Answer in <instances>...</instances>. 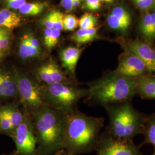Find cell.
<instances>
[{
	"instance_id": "7",
	"label": "cell",
	"mask_w": 155,
	"mask_h": 155,
	"mask_svg": "<svg viewBox=\"0 0 155 155\" xmlns=\"http://www.w3.org/2000/svg\"><path fill=\"white\" fill-rule=\"evenodd\" d=\"M11 138L16 145L17 155H38L33 121L31 114L26 111L24 110L23 121L15 129Z\"/></svg>"
},
{
	"instance_id": "20",
	"label": "cell",
	"mask_w": 155,
	"mask_h": 155,
	"mask_svg": "<svg viewBox=\"0 0 155 155\" xmlns=\"http://www.w3.org/2000/svg\"><path fill=\"white\" fill-rule=\"evenodd\" d=\"M98 29L92 28L90 29H79L72 35L71 39L78 45H82L90 43L97 37Z\"/></svg>"
},
{
	"instance_id": "41",
	"label": "cell",
	"mask_w": 155,
	"mask_h": 155,
	"mask_svg": "<svg viewBox=\"0 0 155 155\" xmlns=\"http://www.w3.org/2000/svg\"><path fill=\"white\" fill-rule=\"evenodd\" d=\"M153 8H155V0H154V3H153Z\"/></svg>"
},
{
	"instance_id": "10",
	"label": "cell",
	"mask_w": 155,
	"mask_h": 155,
	"mask_svg": "<svg viewBox=\"0 0 155 155\" xmlns=\"http://www.w3.org/2000/svg\"><path fill=\"white\" fill-rule=\"evenodd\" d=\"M114 71L125 77L134 79L150 74L145 64L139 57L127 51L120 56L118 65Z\"/></svg>"
},
{
	"instance_id": "6",
	"label": "cell",
	"mask_w": 155,
	"mask_h": 155,
	"mask_svg": "<svg viewBox=\"0 0 155 155\" xmlns=\"http://www.w3.org/2000/svg\"><path fill=\"white\" fill-rule=\"evenodd\" d=\"M18 100L30 114L47 106L43 97L41 86L31 72L16 69Z\"/></svg>"
},
{
	"instance_id": "27",
	"label": "cell",
	"mask_w": 155,
	"mask_h": 155,
	"mask_svg": "<svg viewBox=\"0 0 155 155\" xmlns=\"http://www.w3.org/2000/svg\"><path fill=\"white\" fill-rule=\"evenodd\" d=\"M60 36H61V31L58 29H52L50 44L48 47V49L47 50L48 52H51L54 48H55L59 43Z\"/></svg>"
},
{
	"instance_id": "1",
	"label": "cell",
	"mask_w": 155,
	"mask_h": 155,
	"mask_svg": "<svg viewBox=\"0 0 155 155\" xmlns=\"http://www.w3.org/2000/svg\"><path fill=\"white\" fill-rule=\"evenodd\" d=\"M104 122L103 117L87 116L77 108L68 115L63 150L68 155H79L93 151Z\"/></svg>"
},
{
	"instance_id": "32",
	"label": "cell",
	"mask_w": 155,
	"mask_h": 155,
	"mask_svg": "<svg viewBox=\"0 0 155 155\" xmlns=\"http://www.w3.org/2000/svg\"><path fill=\"white\" fill-rule=\"evenodd\" d=\"M25 3L26 0H7V5L8 8L14 10H19Z\"/></svg>"
},
{
	"instance_id": "36",
	"label": "cell",
	"mask_w": 155,
	"mask_h": 155,
	"mask_svg": "<svg viewBox=\"0 0 155 155\" xmlns=\"http://www.w3.org/2000/svg\"><path fill=\"white\" fill-rule=\"evenodd\" d=\"M7 54H8L7 52H5L4 51L0 50V62L4 60V59L5 58V56L7 55Z\"/></svg>"
},
{
	"instance_id": "5",
	"label": "cell",
	"mask_w": 155,
	"mask_h": 155,
	"mask_svg": "<svg viewBox=\"0 0 155 155\" xmlns=\"http://www.w3.org/2000/svg\"><path fill=\"white\" fill-rule=\"evenodd\" d=\"M41 90L46 105L70 115L77 109L79 101L87 95V89L80 84L55 83L42 85Z\"/></svg>"
},
{
	"instance_id": "29",
	"label": "cell",
	"mask_w": 155,
	"mask_h": 155,
	"mask_svg": "<svg viewBox=\"0 0 155 155\" xmlns=\"http://www.w3.org/2000/svg\"><path fill=\"white\" fill-rule=\"evenodd\" d=\"M101 6L100 0H85L84 8L91 11H95L100 9Z\"/></svg>"
},
{
	"instance_id": "3",
	"label": "cell",
	"mask_w": 155,
	"mask_h": 155,
	"mask_svg": "<svg viewBox=\"0 0 155 155\" xmlns=\"http://www.w3.org/2000/svg\"><path fill=\"white\" fill-rule=\"evenodd\" d=\"M89 105L117 104L131 101L136 94V79L125 77L115 71H107L101 77L87 83Z\"/></svg>"
},
{
	"instance_id": "39",
	"label": "cell",
	"mask_w": 155,
	"mask_h": 155,
	"mask_svg": "<svg viewBox=\"0 0 155 155\" xmlns=\"http://www.w3.org/2000/svg\"><path fill=\"white\" fill-rule=\"evenodd\" d=\"M17 155L16 153V151H15V150H13L12 152L11 153H10L9 154H4V155Z\"/></svg>"
},
{
	"instance_id": "19",
	"label": "cell",
	"mask_w": 155,
	"mask_h": 155,
	"mask_svg": "<svg viewBox=\"0 0 155 155\" xmlns=\"http://www.w3.org/2000/svg\"><path fill=\"white\" fill-rule=\"evenodd\" d=\"M142 134L144 137L143 144H151L155 150V113L146 116Z\"/></svg>"
},
{
	"instance_id": "26",
	"label": "cell",
	"mask_w": 155,
	"mask_h": 155,
	"mask_svg": "<svg viewBox=\"0 0 155 155\" xmlns=\"http://www.w3.org/2000/svg\"><path fill=\"white\" fill-rule=\"evenodd\" d=\"M79 25V20L72 15H67L63 18V29L67 31H72Z\"/></svg>"
},
{
	"instance_id": "11",
	"label": "cell",
	"mask_w": 155,
	"mask_h": 155,
	"mask_svg": "<svg viewBox=\"0 0 155 155\" xmlns=\"http://www.w3.org/2000/svg\"><path fill=\"white\" fill-rule=\"evenodd\" d=\"M18 100L16 68H0V105Z\"/></svg>"
},
{
	"instance_id": "25",
	"label": "cell",
	"mask_w": 155,
	"mask_h": 155,
	"mask_svg": "<svg viewBox=\"0 0 155 155\" xmlns=\"http://www.w3.org/2000/svg\"><path fill=\"white\" fill-rule=\"evenodd\" d=\"M11 45V36L8 29L0 27V50L8 52Z\"/></svg>"
},
{
	"instance_id": "28",
	"label": "cell",
	"mask_w": 155,
	"mask_h": 155,
	"mask_svg": "<svg viewBox=\"0 0 155 155\" xmlns=\"http://www.w3.org/2000/svg\"><path fill=\"white\" fill-rule=\"evenodd\" d=\"M55 16L56 11H52L45 16L42 23L45 28L53 29Z\"/></svg>"
},
{
	"instance_id": "35",
	"label": "cell",
	"mask_w": 155,
	"mask_h": 155,
	"mask_svg": "<svg viewBox=\"0 0 155 155\" xmlns=\"http://www.w3.org/2000/svg\"><path fill=\"white\" fill-rule=\"evenodd\" d=\"M152 16V40L155 39V11L151 13Z\"/></svg>"
},
{
	"instance_id": "12",
	"label": "cell",
	"mask_w": 155,
	"mask_h": 155,
	"mask_svg": "<svg viewBox=\"0 0 155 155\" xmlns=\"http://www.w3.org/2000/svg\"><path fill=\"white\" fill-rule=\"evenodd\" d=\"M125 51L137 56L144 62L150 74H155V50L148 43L134 40L124 43Z\"/></svg>"
},
{
	"instance_id": "38",
	"label": "cell",
	"mask_w": 155,
	"mask_h": 155,
	"mask_svg": "<svg viewBox=\"0 0 155 155\" xmlns=\"http://www.w3.org/2000/svg\"><path fill=\"white\" fill-rule=\"evenodd\" d=\"M51 155H68L66 152H65V150H61L57 152H56L55 153Z\"/></svg>"
},
{
	"instance_id": "30",
	"label": "cell",
	"mask_w": 155,
	"mask_h": 155,
	"mask_svg": "<svg viewBox=\"0 0 155 155\" xmlns=\"http://www.w3.org/2000/svg\"><path fill=\"white\" fill-rule=\"evenodd\" d=\"M134 4L139 9L141 10H147L153 7L154 0H133Z\"/></svg>"
},
{
	"instance_id": "8",
	"label": "cell",
	"mask_w": 155,
	"mask_h": 155,
	"mask_svg": "<svg viewBox=\"0 0 155 155\" xmlns=\"http://www.w3.org/2000/svg\"><path fill=\"white\" fill-rule=\"evenodd\" d=\"M97 155H143L133 140L116 139L104 131L95 150Z\"/></svg>"
},
{
	"instance_id": "40",
	"label": "cell",
	"mask_w": 155,
	"mask_h": 155,
	"mask_svg": "<svg viewBox=\"0 0 155 155\" xmlns=\"http://www.w3.org/2000/svg\"><path fill=\"white\" fill-rule=\"evenodd\" d=\"M102 2H110L111 1H113V0H100Z\"/></svg>"
},
{
	"instance_id": "33",
	"label": "cell",
	"mask_w": 155,
	"mask_h": 155,
	"mask_svg": "<svg viewBox=\"0 0 155 155\" xmlns=\"http://www.w3.org/2000/svg\"><path fill=\"white\" fill-rule=\"evenodd\" d=\"M52 29L45 28L44 33V38H43V43H44V47L46 51L48 49V47L50 44V39L52 35Z\"/></svg>"
},
{
	"instance_id": "16",
	"label": "cell",
	"mask_w": 155,
	"mask_h": 155,
	"mask_svg": "<svg viewBox=\"0 0 155 155\" xmlns=\"http://www.w3.org/2000/svg\"><path fill=\"white\" fill-rule=\"evenodd\" d=\"M45 51L34 48L30 45L27 34H24L20 39L17 54L19 58L23 61L40 60L45 56Z\"/></svg>"
},
{
	"instance_id": "13",
	"label": "cell",
	"mask_w": 155,
	"mask_h": 155,
	"mask_svg": "<svg viewBox=\"0 0 155 155\" xmlns=\"http://www.w3.org/2000/svg\"><path fill=\"white\" fill-rule=\"evenodd\" d=\"M82 51V48L79 47L68 46L61 49L59 52L61 67L70 77L75 79H77L76 67Z\"/></svg>"
},
{
	"instance_id": "44",
	"label": "cell",
	"mask_w": 155,
	"mask_h": 155,
	"mask_svg": "<svg viewBox=\"0 0 155 155\" xmlns=\"http://www.w3.org/2000/svg\"></svg>"
},
{
	"instance_id": "21",
	"label": "cell",
	"mask_w": 155,
	"mask_h": 155,
	"mask_svg": "<svg viewBox=\"0 0 155 155\" xmlns=\"http://www.w3.org/2000/svg\"><path fill=\"white\" fill-rule=\"evenodd\" d=\"M46 4L44 2H26L18 11L23 15L36 16L45 10Z\"/></svg>"
},
{
	"instance_id": "37",
	"label": "cell",
	"mask_w": 155,
	"mask_h": 155,
	"mask_svg": "<svg viewBox=\"0 0 155 155\" xmlns=\"http://www.w3.org/2000/svg\"><path fill=\"white\" fill-rule=\"evenodd\" d=\"M82 0H73V6L74 8H76L81 4Z\"/></svg>"
},
{
	"instance_id": "15",
	"label": "cell",
	"mask_w": 155,
	"mask_h": 155,
	"mask_svg": "<svg viewBox=\"0 0 155 155\" xmlns=\"http://www.w3.org/2000/svg\"><path fill=\"white\" fill-rule=\"evenodd\" d=\"M0 111L11 121L15 129L23 121L24 110L18 100L0 105Z\"/></svg>"
},
{
	"instance_id": "24",
	"label": "cell",
	"mask_w": 155,
	"mask_h": 155,
	"mask_svg": "<svg viewBox=\"0 0 155 155\" xmlns=\"http://www.w3.org/2000/svg\"><path fill=\"white\" fill-rule=\"evenodd\" d=\"M15 129L8 118L0 111V133L12 137Z\"/></svg>"
},
{
	"instance_id": "31",
	"label": "cell",
	"mask_w": 155,
	"mask_h": 155,
	"mask_svg": "<svg viewBox=\"0 0 155 155\" xmlns=\"http://www.w3.org/2000/svg\"><path fill=\"white\" fill-rule=\"evenodd\" d=\"M63 14L59 11H56L55 18L53 29H58L60 31L63 29Z\"/></svg>"
},
{
	"instance_id": "9",
	"label": "cell",
	"mask_w": 155,
	"mask_h": 155,
	"mask_svg": "<svg viewBox=\"0 0 155 155\" xmlns=\"http://www.w3.org/2000/svg\"><path fill=\"white\" fill-rule=\"evenodd\" d=\"M31 72L42 85L61 83L81 84L77 79L70 77L52 59L41 63Z\"/></svg>"
},
{
	"instance_id": "43",
	"label": "cell",
	"mask_w": 155,
	"mask_h": 155,
	"mask_svg": "<svg viewBox=\"0 0 155 155\" xmlns=\"http://www.w3.org/2000/svg\"><path fill=\"white\" fill-rule=\"evenodd\" d=\"M0 134H1V133H0Z\"/></svg>"
},
{
	"instance_id": "22",
	"label": "cell",
	"mask_w": 155,
	"mask_h": 155,
	"mask_svg": "<svg viewBox=\"0 0 155 155\" xmlns=\"http://www.w3.org/2000/svg\"><path fill=\"white\" fill-rule=\"evenodd\" d=\"M140 30L144 37L152 40V16L151 13H147L143 17L140 23Z\"/></svg>"
},
{
	"instance_id": "42",
	"label": "cell",
	"mask_w": 155,
	"mask_h": 155,
	"mask_svg": "<svg viewBox=\"0 0 155 155\" xmlns=\"http://www.w3.org/2000/svg\"><path fill=\"white\" fill-rule=\"evenodd\" d=\"M152 155H155V151L154 152V153L152 154Z\"/></svg>"
},
{
	"instance_id": "4",
	"label": "cell",
	"mask_w": 155,
	"mask_h": 155,
	"mask_svg": "<svg viewBox=\"0 0 155 155\" xmlns=\"http://www.w3.org/2000/svg\"><path fill=\"white\" fill-rule=\"evenodd\" d=\"M104 107L109 120L105 131L112 137L133 140L136 136L143 133L147 116L136 109L131 101Z\"/></svg>"
},
{
	"instance_id": "18",
	"label": "cell",
	"mask_w": 155,
	"mask_h": 155,
	"mask_svg": "<svg viewBox=\"0 0 155 155\" xmlns=\"http://www.w3.org/2000/svg\"><path fill=\"white\" fill-rule=\"evenodd\" d=\"M21 23V18L16 13L8 9L0 11V27L7 29L17 28Z\"/></svg>"
},
{
	"instance_id": "34",
	"label": "cell",
	"mask_w": 155,
	"mask_h": 155,
	"mask_svg": "<svg viewBox=\"0 0 155 155\" xmlns=\"http://www.w3.org/2000/svg\"><path fill=\"white\" fill-rule=\"evenodd\" d=\"M61 4L62 7L67 11H71L74 9L73 6V0H61Z\"/></svg>"
},
{
	"instance_id": "17",
	"label": "cell",
	"mask_w": 155,
	"mask_h": 155,
	"mask_svg": "<svg viewBox=\"0 0 155 155\" xmlns=\"http://www.w3.org/2000/svg\"><path fill=\"white\" fill-rule=\"evenodd\" d=\"M136 94L144 99L155 100V74L150 73L136 79Z\"/></svg>"
},
{
	"instance_id": "14",
	"label": "cell",
	"mask_w": 155,
	"mask_h": 155,
	"mask_svg": "<svg viewBox=\"0 0 155 155\" xmlns=\"http://www.w3.org/2000/svg\"><path fill=\"white\" fill-rule=\"evenodd\" d=\"M107 22L110 28L125 32L130 24L131 16L126 9L118 6L113 9L107 17Z\"/></svg>"
},
{
	"instance_id": "23",
	"label": "cell",
	"mask_w": 155,
	"mask_h": 155,
	"mask_svg": "<svg viewBox=\"0 0 155 155\" xmlns=\"http://www.w3.org/2000/svg\"><path fill=\"white\" fill-rule=\"evenodd\" d=\"M97 24V17L91 13H85L79 20V27L82 29L95 28Z\"/></svg>"
},
{
	"instance_id": "2",
	"label": "cell",
	"mask_w": 155,
	"mask_h": 155,
	"mask_svg": "<svg viewBox=\"0 0 155 155\" xmlns=\"http://www.w3.org/2000/svg\"><path fill=\"white\" fill-rule=\"evenodd\" d=\"M35 127L38 155H51L63 150L68 115L45 106L31 114Z\"/></svg>"
}]
</instances>
